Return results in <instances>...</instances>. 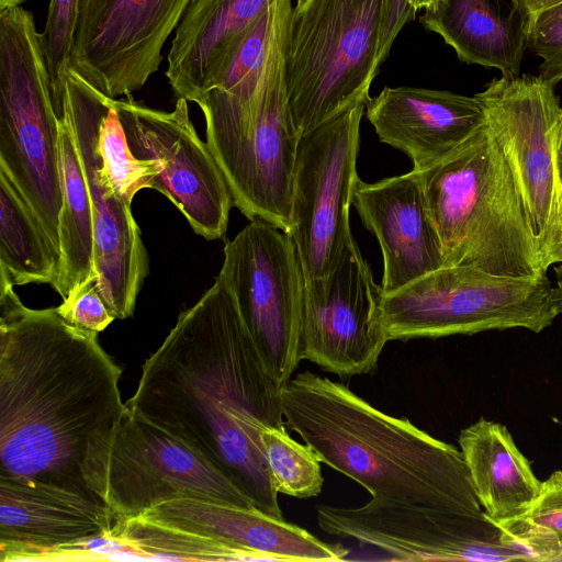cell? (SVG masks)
<instances>
[{"label": "cell", "instance_id": "obj_37", "mask_svg": "<svg viewBox=\"0 0 562 562\" xmlns=\"http://www.w3.org/2000/svg\"><path fill=\"white\" fill-rule=\"evenodd\" d=\"M531 21L539 23H561L562 2L553 7L531 13Z\"/></svg>", "mask_w": 562, "mask_h": 562}, {"label": "cell", "instance_id": "obj_23", "mask_svg": "<svg viewBox=\"0 0 562 562\" xmlns=\"http://www.w3.org/2000/svg\"><path fill=\"white\" fill-rule=\"evenodd\" d=\"M531 13L524 0H434L419 23L442 37L460 61L519 76Z\"/></svg>", "mask_w": 562, "mask_h": 562}, {"label": "cell", "instance_id": "obj_6", "mask_svg": "<svg viewBox=\"0 0 562 562\" xmlns=\"http://www.w3.org/2000/svg\"><path fill=\"white\" fill-rule=\"evenodd\" d=\"M390 0H306L293 7L284 82L300 134L369 99Z\"/></svg>", "mask_w": 562, "mask_h": 562}, {"label": "cell", "instance_id": "obj_20", "mask_svg": "<svg viewBox=\"0 0 562 562\" xmlns=\"http://www.w3.org/2000/svg\"><path fill=\"white\" fill-rule=\"evenodd\" d=\"M352 205L383 257L382 294L443 267L419 171L356 183Z\"/></svg>", "mask_w": 562, "mask_h": 562}, {"label": "cell", "instance_id": "obj_7", "mask_svg": "<svg viewBox=\"0 0 562 562\" xmlns=\"http://www.w3.org/2000/svg\"><path fill=\"white\" fill-rule=\"evenodd\" d=\"M59 136L34 16L21 5L0 11V167L60 252Z\"/></svg>", "mask_w": 562, "mask_h": 562}, {"label": "cell", "instance_id": "obj_17", "mask_svg": "<svg viewBox=\"0 0 562 562\" xmlns=\"http://www.w3.org/2000/svg\"><path fill=\"white\" fill-rule=\"evenodd\" d=\"M193 0H80L70 67L112 99L159 69L162 48Z\"/></svg>", "mask_w": 562, "mask_h": 562}, {"label": "cell", "instance_id": "obj_12", "mask_svg": "<svg viewBox=\"0 0 562 562\" xmlns=\"http://www.w3.org/2000/svg\"><path fill=\"white\" fill-rule=\"evenodd\" d=\"M369 99L355 101L299 140L290 236L305 280L326 276L352 236L349 210L359 180L360 122Z\"/></svg>", "mask_w": 562, "mask_h": 562}, {"label": "cell", "instance_id": "obj_1", "mask_svg": "<svg viewBox=\"0 0 562 562\" xmlns=\"http://www.w3.org/2000/svg\"><path fill=\"white\" fill-rule=\"evenodd\" d=\"M281 387L218 274L146 359L125 404L200 452L256 508L284 519L260 441L262 429L286 428Z\"/></svg>", "mask_w": 562, "mask_h": 562}, {"label": "cell", "instance_id": "obj_26", "mask_svg": "<svg viewBox=\"0 0 562 562\" xmlns=\"http://www.w3.org/2000/svg\"><path fill=\"white\" fill-rule=\"evenodd\" d=\"M59 270V250L11 177L0 167V278L12 285L54 286Z\"/></svg>", "mask_w": 562, "mask_h": 562}, {"label": "cell", "instance_id": "obj_10", "mask_svg": "<svg viewBox=\"0 0 562 562\" xmlns=\"http://www.w3.org/2000/svg\"><path fill=\"white\" fill-rule=\"evenodd\" d=\"M139 516L149 521L153 549L179 561L336 562L348 554L258 508L207 498H173Z\"/></svg>", "mask_w": 562, "mask_h": 562}, {"label": "cell", "instance_id": "obj_27", "mask_svg": "<svg viewBox=\"0 0 562 562\" xmlns=\"http://www.w3.org/2000/svg\"><path fill=\"white\" fill-rule=\"evenodd\" d=\"M262 454L278 494L308 498L321 494L324 477L317 454L294 440L286 428L267 427L260 432Z\"/></svg>", "mask_w": 562, "mask_h": 562}, {"label": "cell", "instance_id": "obj_4", "mask_svg": "<svg viewBox=\"0 0 562 562\" xmlns=\"http://www.w3.org/2000/svg\"><path fill=\"white\" fill-rule=\"evenodd\" d=\"M419 173L443 266L509 277L547 273L522 195L485 120Z\"/></svg>", "mask_w": 562, "mask_h": 562}, {"label": "cell", "instance_id": "obj_19", "mask_svg": "<svg viewBox=\"0 0 562 562\" xmlns=\"http://www.w3.org/2000/svg\"><path fill=\"white\" fill-rule=\"evenodd\" d=\"M121 520L94 493L0 476V561H54L79 542L119 535Z\"/></svg>", "mask_w": 562, "mask_h": 562}, {"label": "cell", "instance_id": "obj_40", "mask_svg": "<svg viewBox=\"0 0 562 562\" xmlns=\"http://www.w3.org/2000/svg\"><path fill=\"white\" fill-rule=\"evenodd\" d=\"M26 0H0V11L21 5Z\"/></svg>", "mask_w": 562, "mask_h": 562}, {"label": "cell", "instance_id": "obj_21", "mask_svg": "<svg viewBox=\"0 0 562 562\" xmlns=\"http://www.w3.org/2000/svg\"><path fill=\"white\" fill-rule=\"evenodd\" d=\"M366 115L382 143L423 171L465 140L485 120L473 97L416 87H385L366 103Z\"/></svg>", "mask_w": 562, "mask_h": 562}, {"label": "cell", "instance_id": "obj_14", "mask_svg": "<svg viewBox=\"0 0 562 562\" xmlns=\"http://www.w3.org/2000/svg\"><path fill=\"white\" fill-rule=\"evenodd\" d=\"M114 105L134 156L158 169L153 189L179 209L194 233L207 240L223 238L233 196L190 120L188 101L178 98L170 112L146 106L132 95L114 99Z\"/></svg>", "mask_w": 562, "mask_h": 562}, {"label": "cell", "instance_id": "obj_8", "mask_svg": "<svg viewBox=\"0 0 562 562\" xmlns=\"http://www.w3.org/2000/svg\"><path fill=\"white\" fill-rule=\"evenodd\" d=\"M547 273L497 276L471 266L441 267L381 296L389 340L525 328L540 333L555 313Z\"/></svg>", "mask_w": 562, "mask_h": 562}, {"label": "cell", "instance_id": "obj_29", "mask_svg": "<svg viewBox=\"0 0 562 562\" xmlns=\"http://www.w3.org/2000/svg\"><path fill=\"white\" fill-rule=\"evenodd\" d=\"M80 0H49L41 41L46 58L53 102L57 115L63 108L65 82L70 69V52L79 15Z\"/></svg>", "mask_w": 562, "mask_h": 562}, {"label": "cell", "instance_id": "obj_18", "mask_svg": "<svg viewBox=\"0 0 562 562\" xmlns=\"http://www.w3.org/2000/svg\"><path fill=\"white\" fill-rule=\"evenodd\" d=\"M554 86L539 76H502L474 94L512 168L540 249L559 212L553 144L562 108Z\"/></svg>", "mask_w": 562, "mask_h": 562}, {"label": "cell", "instance_id": "obj_28", "mask_svg": "<svg viewBox=\"0 0 562 562\" xmlns=\"http://www.w3.org/2000/svg\"><path fill=\"white\" fill-rule=\"evenodd\" d=\"M98 145L104 171L119 198L128 206L138 191L153 189L158 169L132 153L112 98H108L101 115Z\"/></svg>", "mask_w": 562, "mask_h": 562}, {"label": "cell", "instance_id": "obj_30", "mask_svg": "<svg viewBox=\"0 0 562 562\" xmlns=\"http://www.w3.org/2000/svg\"><path fill=\"white\" fill-rule=\"evenodd\" d=\"M56 311L70 325L94 333L104 330L116 319L100 293L98 277L76 286Z\"/></svg>", "mask_w": 562, "mask_h": 562}, {"label": "cell", "instance_id": "obj_13", "mask_svg": "<svg viewBox=\"0 0 562 562\" xmlns=\"http://www.w3.org/2000/svg\"><path fill=\"white\" fill-rule=\"evenodd\" d=\"M317 524L328 535L357 540L391 561L525 560L501 540L484 512L471 515L422 503L372 497L359 507L321 505Z\"/></svg>", "mask_w": 562, "mask_h": 562}, {"label": "cell", "instance_id": "obj_41", "mask_svg": "<svg viewBox=\"0 0 562 562\" xmlns=\"http://www.w3.org/2000/svg\"><path fill=\"white\" fill-rule=\"evenodd\" d=\"M305 1L306 0H295V7L303 4Z\"/></svg>", "mask_w": 562, "mask_h": 562}, {"label": "cell", "instance_id": "obj_32", "mask_svg": "<svg viewBox=\"0 0 562 562\" xmlns=\"http://www.w3.org/2000/svg\"><path fill=\"white\" fill-rule=\"evenodd\" d=\"M528 48L542 59L539 77L557 83L562 79V22L530 21Z\"/></svg>", "mask_w": 562, "mask_h": 562}, {"label": "cell", "instance_id": "obj_9", "mask_svg": "<svg viewBox=\"0 0 562 562\" xmlns=\"http://www.w3.org/2000/svg\"><path fill=\"white\" fill-rule=\"evenodd\" d=\"M82 477L121 521L184 496L256 508L247 494L200 452L128 408L116 427L91 445Z\"/></svg>", "mask_w": 562, "mask_h": 562}, {"label": "cell", "instance_id": "obj_16", "mask_svg": "<svg viewBox=\"0 0 562 562\" xmlns=\"http://www.w3.org/2000/svg\"><path fill=\"white\" fill-rule=\"evenodd\" d=\"M381 296L351 236L326 276L305 280L300 359L342 378L375 370L389 341Z\"/></svg>", "mask_w": 562, "mask_h": 562}, {"label": "cell", "instance_id": "obj_33", "mask_svg": "<svg viewBox=\"0 0 562 562\" xmlns=\"http://www.w3.org/2000/svg\"><path fill=\"white\" fill-rule=\"evenodd\" d=\"M432 2L434 0H390L378 55L379 66L387 58L394 40L404 25L413 21L420 10H425Z\"/></svg>", "mask_w": 562, "mask_h": 562}, {"label": "cell", "instance_id": "obj_25", "mask_svg": "<svg viewBox=\"0 0 562 562\" xmlns=\"http://www.w3.org/2000/svg\"><path fill=\"white\" fill-rule=\"evenodd\" d=\"M59 119L61 209L59 215L60 270L55 291L64 299L78 285L98 277L90 191L72 130Z\"/></svg>", "mask_w": 562, "mask_h": 562}, {"label": "cell", "instance_id": "obj_38", "mask_svg": "<svg viewBox=\"0 0 562 562\" xmlns=\"http://www.w3.org/2000/svg\"><path fill=\"white\" fill-rule=\"evenodd\" d=\"M547 562H562V536H558L552 540Z\"/></svg>", "mask_w": 562, "mask_h": 562}, {"label": "cell", "instance_id": "obj_11", "mask_svg": "<svg viewBox=\"0 0 562 562\" xmlns=\"http://www.w3.org/2000/svg\"><path fill=\"white\" fill-rule=\"evenodd\" d=\"M220 274L278 383L283 386L300 359L305 277L292 237L254 220L225 243Z\"/></svg>", "mask_w": 562, "mask_h": 562}, {"label": "cell", "instance_id": "obj_3", "mask_svg": "<svg viewBox=\"0 0 562 562\" xmlns=\"http://www.w3.org/2000/svg\"><path fill=\"white\" fill-rule=\"evenodd\" d=\"M286 428L321 462L372 497L482 513L462 453L406 418L387 415L340 382L311 371L281 387Z\"/></svg>", "mask_w": 562, "mask_h": 562}, {"label": "cell", "instance_id": "obj_24", "mask_svg": "<svg viewBox=\"0 0 562 562\" xmlns=\"http://www.w3.org/2000/svg\"><path fill=\"white\" fill-rule=\"evenodd\" d=\"M458 441L486 516L498 521L524 513L539 493L541 481L509 430L481 417L461 430Z\"/></svg>", "mask_w": 562, "mask_h": 562}, {"label": "cell", "instance_id": "obj_31", "mask_svg": "<svg viewBox=\"0 0 562 562\" xmlns=\"http://www.w3.org/2000/svg\"><path fill=\"white\" fill-rule=\"evenodd\" d=\"M515 521L531 529L562 536V471H554L541 482L529 507Z\"/></svg>", "mask_w": 562, "mask_h": 562}, {"label": "cell", "instance_id": "obj_34", "mask_svg": "<svg viewBox=\"0 0 562 562\" xmlns=\"http://www.w3.org/2000/svg\"><path fill=\"white\" fill-rule=\"evenodd\" d=\"M540 258L541 266L546 271L551 265L562 262V211L540 249Z\"/></svg>", "mask_w": 562, "mask_h": 562}, {"label": "cell", "instance_id": "obj_2", "mask_svg": "<svg viewBox=\"0 0 562 562\" xmlns=\"http://www.w3.org/2000/svg\"><path fill=\"white\" fill-rule=\"evenodd\" d=\"M121 375L98 333L25 306L0 278V476L90 491L89 449L127 412Z\"/></svg>", "mask_w": 562, "mask_h": 562}, {"label": "cell", "instance_id": "obj_22", "mask_svg": "<svg viewBox=\"0 0 562 562\" xmlns=\"http://www.w3.org/2000/svg\"><path fill=\"white\" fill-rule=\"evenodd\" d=\"M274 0H193L168 53L166 77L178 98L198 103L215 88L237 47Z\"/></svg>", "mask_w": 562, "mask_h": 562}, {"label": "cell", "instance_id": "obj_36", "mask_svg": "<svg viewBox=\"0 0 562 562\" xmlns=\"http://www.w3.org/2000/svg\"><path fill=\"white\" fill-rule=\"evenodd\" d=\"M553 270L557 278V285L554 288L551 286L549 302L552 311L558 316L562 314V262L554 267Z\"/></svg>", "mask_w": 562, "mask_h": 562}, {"label": "cell", "instance_id": "obj_5", "mask_svg": "<svg viewBox=\"0 0 562 562\" xmlns=\"http://www.w3.org/2000/svg\"><path fill=\"white\" fill-rule=\"evenodd\" d=\"M292 0H274L268 52L255 91L239 99L212 89L196 103L206 144L229 187L234 205L249 220L290 235L292 186L299 140L284 82V52Z\"/></svg>", "mask_w": 562, "mask_h": 562}, {"label": "cell", "instance_id": "obj_15", "mask_svg": "<svg viewBox=\"0 0 562 562\" xmlns=\"http://www.w3.org/2000/svg\"><path fill=\"white\" fill-rule=\"evenodd\" d=\"M108 95L70 67L59 115L68 121L85 169L94 229V261L100 293L117 319L133 315L149 258L128 206L114 191L98 145Z\"/></svg>", "mask_w": 562, "mask_h": 562}, {"label": "cell", "instance_id": "obj_35", "mask_svg": "<svg viewBox=\"0 0 562 562\" xmlns=\"http://www.w3.org/2000/svg\"><path fill=\"white\" fill-rule=\"evenodd\" d=\"M553 169L559 201V215L560 211H562V110L554 134Z\"/></svg>", "mask_w": 562, "mask_h": 562}, {"label": "cell", "instance_id": "obj_39", "mask_svg": "<svg viewBox=\"0 0 562 562\" xmlns=\"http://www.w3.org/2000/svg\"><path fill=\"white\" fill-rule=\"evenodd\" d=\"M530 13L553 7L562 2V0H524Z\"/></svg>", "mask_w": 562, "mask_h": 562}]
</instances>
